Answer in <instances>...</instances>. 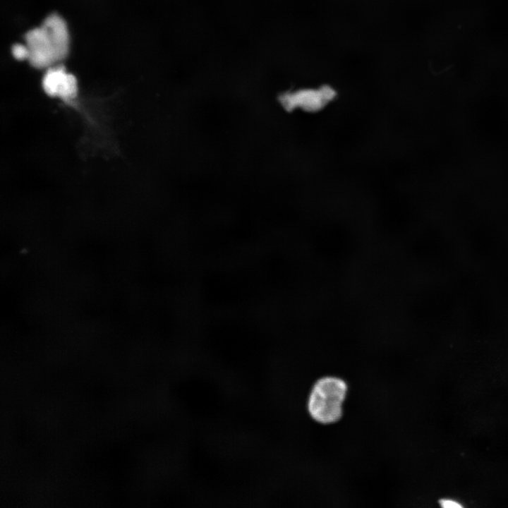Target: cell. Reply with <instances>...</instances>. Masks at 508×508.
I'll use <instances>...</instances> for the list:
<instances>
[{"mask_svg":"<svg viewBox=\"0 0 508 508\" xmlns=\"http://www.w3.org/2000/svg\"><path fill=\"white\" fill-rule=\"evenodd\" d=\"M67 73L62 65L49 68L42 79V87L50 97H58Z\"/></svg>","mask_w":508,"mask_h":508,"instance_id":"4","label":"cell"},{"mask_svg":"<svg viewBox=\"0 0 508 508\" xmlns=\"http://www.w3.org/2000/svg\"><path fill=\"white\" fill-rule=\"evenodd\" d=\"M440 505L444 508H460L462 505L459 502L452 500H441L440 501Z\"/></svg>","mask_w":508,"mask_h":508,"instance_id":"6","label":"cell"},{"mask_svg":"<svg viewBox=\"0 0 508 508\" xmlns=\"http://www.w3.org/2000/svg\"><path fill=\"white\" fill-rule=\"evenodd\" d=\"M347 385L342 379L325 377L316 381L308 400V410L315 421L329 424L341 417Z\"/></svg>","mask_w":508,"mask_h":508,"instance_id":"1","label":"cell"},{"mask_svg":"<svg viewBox=\"0 0 508 508\" xmlns=\"http://www.w3.org/2000/svg\"><path fill=\"white\" fill-rule=\"evenodd\" d=\"M334 95V92L328 87L305 89L287 93L283 96L282 102L289 109L300 108L307 111H317L325 107Z\"/></svg>","mask_w":508,"mask_h":508,"instance_id":"3","label":"cell"},{"mask_svg":"<svg viewBox=\"0 0 508 508\" xmlns=\"http://www.w3.org/2000/svg\"><path fill=\"white\" fill-rule=\"evenodd\" d=\"M12 54L18 60L28 59L29 56L28 49L25 45L16 44L11 48Z\"/></svg>","mask_w":508,"mask_h":508,"instance_id":"5","label":"cell"},{"mask_svg":"<svg viewBox=\"0 0 508 508\" xmlns=\"http://www.w3.org/2000/svg\"><path fill=\"white\" fill-rule=\"evenodd\" d=\"M25 40L29 51L28 60L34 68H49L67 56L54 34L43 23L27 32Z\"/></svg>","mask_w":508,"mask_h":508,"instance_id":"2","label":"cell"}]
</instances>
